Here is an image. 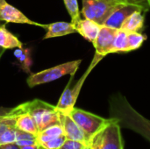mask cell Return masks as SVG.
Wrapping results in <instances>:
<instances>
[{"mask_svg":"<svg viewBox=\"0 0 150 149\" xmlns=\"http://www.w3.org/2000/svg\"><path fill=\"white\" fill-rule=\"evenodd\" d=\"M36 139V135L18 130L17 128L16 130V141H20V140H33ZM16 142V141H15Z\"/></svg>","mask_w":150,"mask_h":149,"instance_id":"cell-27","label":"cell"},{"mask_svg":"<svg viewBox=\"0 0 150 149\" xmlns=\"http://www.w3.org/2000/svg\"><path fill=\"white\" fill-rule=\"evenodd\" d=\"M119 29L112 28L106 25H101L98 37L93 43L96 54L103 57L112 53L114 38Z\"/></svg>","mask_w":150,"mask_h":149,"instance_id":"cell-10","label":"cell"},{"mask_svg":"<svg viewBox=\"0 0 150 149\" xmlns=\"http://www.w3.org/2000/svg\"><path fill=\"white\" fill-rule=\"evenodd\" d=\"M20 148L21 149H41V148H40L39 145L35 144V145H31V146L22 147V148Z\"/></svg>","mask_w":150,"mask_h":149,"instance_id":"cell-31","label":"cell"},{"mask_svg":"<svg viewBox=\"0 0 150 149\" xmlns=\"http://www.w3.org/2000/svg\"><path fill=\"white\" fill-rule=\"evenodd\" d=\"M69 115L83 132L88 142L93 135H95L110 121V118L105 119L76 107L69 112Z\"/></svg>","mask_w":150,"mask_h":149,"instance_id":"cell-5","label":"cell"},{"mask_svg":"<svg viewBox=\"0 0 150 149\" xmlns=\"http://www.w3.org/2000/svg\"><path fill=\"white\" fill-rule=\"evenodd\" d=\"M14 55L20 64V68L26 73H31V57H30V50L27 48L22 47H17L14 51Z\"/></svg>","mask_w":150,"mask_h":149,"instance_id":"cell-18","label":"cell"},{"mask_svg":"<svg viewBox=\"0 0 150 149\" xmlns=\"http://www.w3.org/2000/svg\"><path fill=\"white\" fill-rule=\"evenodd\" d=\"M84 149H91V148H90V147H89V146L87 145V146L85 147V148H84Z\"/></svg>","mask_w":150,"mask_h":149,"instance_id":"cell-32","label":"cell"},{"mask_svg":"<svg viewBox=\"0 0 150 149\" xmlns=\"http://www.w3.org/2000/svg\"><path fill=\"white\" fill-rule=\"evenodd\" d=\"M82 3L83 17L103 25L111 13L124 2L120 0H82Z\"/></svg>","mask_w":150,"mask_h":149,"instance_id":"cell-4","label":"cell"},{"mask_svg":"<svg viewBox=\"0 0 150 149\" xmlns=\"http://www.w3.org/2000/svg\"><path fill=\"white\" fill-rule=\"evenodd\" d=\"M104 57L95 54V56L93 58L92 62L91 63L89 68L86 70L85 74L79 79V81L75 84V86L73 88H70L69 85L65 88V90H63L58 104L55 105V109L63 114H69V112L75 108V105L76 102L77 100V97L79 96V93L81 91V89L83 87V84L84 83V81L86 80V77L88 76V75L91 73V71L92 70V68L103 59Z\"/></svg>","mask_w":150,"mask_h":149,"instance_id":"cell-6","label":"cell"},{"mask_svg":"<svg viewBox=\"0 0 150 149\" xmlns=\"http://www.w3.org/2000/svg\"><path fill=\"white\" fill-rule=\"evenodd\" d=\"M120 1H122V2H124V3H127V0H120Z\"/></svg>","mask_w":150,"mask_h":149,"instance_id":"cell-33","label":"cell"},{"mask_svg":"<svg viewBox=\"0 0 150 149\" xmlns=\"http://www.w3.org/2000/svg\"><path fill=\"white\" fill-rule=\"evenodd\" d=\"M16 126V117L6 114L0 116V136L11 127Z\"/></svg>","mask_w":150,"mask_h":149,"instance_id":"cell-22","label":"cell"},{"mask_svg":"<svg viewBox=\"0 0 150 149\" xmlns=\"http://www.w3.org/2000/svg\"><path fill=\"white\" fill-rule=\"evenodd\" d=\"M39 133L47 135V136L50 137L51 139H53V138L63 135L64 132H63V128H62V125H54V126H51L42 130Z\"/></svg>","mask_w":150,"mask_h":149,"instance_id":"cell-25","label":"cell"},{"mask_svg":"<svg viewBox=\"0 0 150 149\" xmlns=\"http://www.w3.org/2000/svg\"><path fill=\"white\" fill-rule=\"evenodd\" d=\"M59 113H60L61 125L63 128V132L66 138L69 140L78 141L88 144L87 139L83 132L81 130L78 125L72 119V118L69 114H63L61 112Z\"/></svg>","mask_w":150,"mask_h":149,"instance_id":"cell-11","label":"cell"},{"mask_svg":"<svg viewBox=\"0 0 150 149\" xmlns=\"http://www.w3.org/2000/svg\"><path fill=\"white\" fill-rule=\"evenodd\" d=\"M127 3L141 6L145 12L150 10V0H127Z\"/></svg>","mask_w":150,"mask_h":149,"instance_id":"cell-28","label":"cell"},{"mask_svg":"<svg viewBox=\"0 0 150 149\" xmlns=\"http://www.w3.org/2000/svg\"><path fill=\"white\" fill-rule=\"evenodd\" d=\"M66 9L70 15L71 18V23H76L77 20L81 18L80 17V11H79V7H78V3L77 0H63Z\"/></svg>","mask_w":150,"mask_h":149,"instance_id":"cell-21","label":"cell"},{"mask_svg":"<svg viewBox=\"0 0 150 149\" xmlns=\"http://www.w3.org/2000/svg\"><path fill=\"white\" fill-rule=\"evenodd\" d=\"M127 32L119 29L114 38L112 53H125L127 52Z\"/></svg>","mask_w":150,"mask_h":149,"instance_id":"cell-20","label":"cell"},{"mask_svg":"<svg viewBox=\"0 0 150 149\" xmlns=\"http://www.w3.org/2000/svg\"><path fill=\"white\" fill-rule=\"evenodd\" d=\"M16 130H17L16 126L11 127L10 129L6 130L0 136V146L15 143V141H16Z\"/></svg>","mask_w":150,"mask_h":149,"instance_id":"cell-23","label":"cell"},{"mask_svg":"<svg viewBox=\"0 0 150 149\" xmlns=\"http://www.w3.org/2000/svg\"><path fill=\"white\" fill-rule=\"evenodd\" d=\"M91 149H124L121 126L110 118V121L99 130L88 142Z\"/></svg>","mask_w":150,"mask_h":149,"instance_id":"cell-2","label":"cell"},{"mask_svg":"<svg viewBox=\"0 0 150 149\" xmlns=\"http://www.w3.org/2000/svg\"><path fill=\"white\" fill-rule=\"evenodd\" d=\"M0 149H21L16 143H11V144H6V145H2L0 146Z\"/></svg>","mask_w":150,"mask_h":149,"instance_id":"cell-30","label":"cell"},{"mask_svg":"<svg viewBox=\"0 0 150 149\" xmlns=\"http://www.w3.org/2000/svg\"><path fill=\"white\" fill-rule=\"evenodd\" d=\"M54 125H61L60 113L55 108L46 112L42 115L40 124L38 126L39 133L41 132L42 130H44L51 126H54Z\"/></svg>","mask_w":150,"mask_h":149,"instance_id":"cell-17","label":"cell"},{"mask_svg":"<svg viewBox=\"0 0 150 149\" xmlns=\"http://www.w3.org/2000/svg\"><path fill=\"white\" fill-rule=\"evenodd\" d=\"M0 21H4L5 23L38 25L45 28V25L31 20L18 9L8 4L6 0H0Z\"/></svg>","mask_w":150,"mask_h":149,"instance_id":"cell-8","label":"cell"},{"mask_svg":"<svg viewBox=\"0 0 150 149\" xmlns=\"http://www.w3.org/2000/svg\"><path fill=\"white\" fill-rule=\"evenodd\" d=\"M147 40V36L142 32H127V52L134 51L141 47L143 42Z\"/></svg>","mask_w":150,"mask_h":149,"instance_id":"cell-19","label":"cell"},{"mask_svg":"<svg viewBox=\"0 0 150 149\" xmlns=\"http://www.w3.org/2000/svg\"><path fill=\"white\" fill-rule=\"evenodd\" d=\"M144 10L136 4H133L130 3H122L120 4L106 18L103 25H106L115 29H120L124 21L134 11ZM145 12V11H144Z\"/></svg>","mask_w":150,"mask_h":149,"instance_id":"cell-9","label":"cell"},{"mask_svg":"<svg viewBox=\"0 0 150 149\" xmlns=\"http://www.w3.org/2000/svg\"><path fill=\"white\" fill-rule=\"evenodd\" d=\"M76 32L81 34L85 40L91 42L92 44L95 42L101 25L96 23L93 20L88 18H80L76 23H74Z\"/></svg>","mask_w":150,"mask_h":149,"instance_id":"cell-12","label":"cell"},{"mask_svg":"<svg viewBox=\"0 0 150 149\" xmlns=\"http://www.w3.org/2000/svg\"><path fill=\"white\" fill-rule=\"evenodd\" d=\"M109 114L121 128L129 129L150 142V120L137 112L125 96L117 93L109 100Z\"/></svg>","mask_w":150,"mask_h":149,"instance_id":"cell-1","label":"cell"},{"mask_svg":"<svg viewBox=\"0 0 150 149\" xmlns=\"http://www.w3.org/2000/svg\"><path fill=\"white\" fill-rule=\"evenodd\" d=\"M81 62L82 60L68 61L38 73L31 74L27 78V84L30 88H33L40 84L51 83L66 75H70L73 76L77 71Z\"/></svg>","mask_w":150,"mask_h":149,"instance_id":"cell-3","label":"cell"},{"mask_svg":"<svg viewBox=\"0 0 150 149\" xmlns=\"http://www.w3.org/2000/svg\"><path fill=\"white\" fill-rule=\"evenodd\" d=\"M87 145V143L82 141L66 139V141L63 142V144L59 149H84Z\"/></svg>","mask_w":150,"mask_h":149,"instance_id":"cell-26","label":"cell"},{"mask_svg":"<svg viewBox=\"0 0 150 149\" xmlns=\"http://www.w3.org/2000/svg\"><path fill=\"white\" fill-rule=\"evenodd\" d=\"M45 29L47 31L45 36L43 37L44 40L46 39H51V38H56V37H62L68 34L75 33L76 32L75 25L71 22H54L48 25H45Z\"/></svg>","mask_w":150,"mask_h":149,"instance_id":"cell-13","label":"cell"},{"mask_svg":"<svg viewBox=\"0 0 150 149\" xmlns=\"http://www.w3.org/2000/svg\"><path fill=\"white\" fill-rule=\"evenodd\" d=\"M55 106L49 105L47 102H44L40 99H34L33 101L25 102L22 105H19L18 106H17L16 108L9 112L7 114L11 115V116H17V115L23 114V113H28L29 115L33 117L38 127L42 115L46 112L49 110H53Z\"/></svg>","mask_w":150,"mask_h":149,"instance_id":"cell-7","label":"cell"},{"mask_svg":"<svg viewBox=\"0 0 150 149\" xmlns=\"http://www.w3.org/2000/svg\"><path fill=\"white\" fill-rule=\"evenodd\" d=\"M0 47L4 49H12L23 47L22 42L6 28L5 24L0 25Z\"/></svg>","mask_w":150,"mask_h":149,"instance_id":"cell-15","label":"cell"},{"mask_svg":"<svg viewBox=\"0 0 150 149\" xmlns=\"http://www.w3.org/2000/svg\"><path fill=\"white\" fill-rule=\"evenodd\" d=\"M15 143L19 148H22V147H26V146H31V145L37 144V140L36 139H33V140H20V141H16Z\"/></svg>","mask_w":150,"mask_h":149,"instance_id":"cell-29","label":"cell"},{"mask_svg":"<svg viewBox=\"0 0 150 149\" xmlns=\"http://www.w3.org/2000/svg\"><path fill=\"white\" fill-rule=\"evenodd\" d=\"M144 11H136L133 12L121 25V30L127 32H142L144 25Z\"/></svg>","mask_w":150,"mask_h":149,"instance_id":"cell-14","label":"cell"},{"mask_svg":"<svg viewBox=\"0 0 150 149\" xmlns=\"http://www.w3.org/2000/svg\"><path fill=\"white\" fill-rule=\"evenodd\" d=\"M41 149H43V148H41Z\"/></svg>","mask_w":150,"mask_h":149,"instance_id":"cell-34","label":"cell"},{"mask_svg":"<svg viewBox=\"0 0 150 149\" xmlns=\"http://www.w3.org/2000/svg\"><path fill=\"white\" fill-rule=\"evenodd\" d=\"M14 117H16V127L18 130L34 135H37L39 133L37 125L31 115H29L28 113H23Z\"/></svg>","mask_w":150,"mask_h":149,"instance_id":"cell-16","label":"cell"},{"mask_svg":"<svg viewBox=\"0 0 150 149\" xmlns=\"http://www.w3.org/2000/svg\"><path fill=\"white\" fill-rule=\"evenodd\" d=\"M66 139L67 138H66L65 134H63L62 136L55 137V138L49 140L48 141L43 143L40 147L43 149H59L62 147V145L63 144V142L66 141Z\"/></svg>","mask_w":150,"mask_h":149,"instance_id":"cell-24","label":"cell"}]
</instances>
